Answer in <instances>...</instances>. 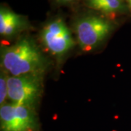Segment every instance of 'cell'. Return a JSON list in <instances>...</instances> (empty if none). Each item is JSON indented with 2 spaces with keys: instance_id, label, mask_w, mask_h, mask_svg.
<instances>
[{
  "instance_id": "cell-6",
  "label": "cell",
  "mask_w": 131,
  "mask_h": 131,
  "mask_svg": "<svg viewBox=\"0 0 131 131\" xmlns=\"http://www.w3.org/2000/svg\"><path fill=\"white\" fill-rule=\"evenodd\" d=\"M30 26L28 19L2 5L0 9V35L10 39L18 35Z\"/></svg>"
},
{
  "instance_id": "cell-9",
  "label": "cell",
  "mask_w": 131,
  "mask_h": 131,
  "mask_svg": "<svg viewBox=\"0 0 131 131\" xmlns=\"http://www.w3.org/2000/svg\"><path fill=\"white\" fill-rule=\"evenodd\" d=\"M54 1L56 4L60 5H70V4H73L77 0H52Z\"/></svg>"
},
{
  "instance_id": "cell-1",
  "label": "cell",
  "mask_w": 131,
  "mask_h": 131,
  "mask_svg": "<svg viewBox=\"0 0 131 131\" xmlns=\"http://www.w3.org/2000/svg\"><path fill=\"white\" fill-rule=\"evenodd\" d=\"M1 69L9 76L45 74L50 61L30 36L20 37L9 45H2L0 51Z\"/></svg>"
},
{
  "instance_id": "cell-11",
  "label": "cell",
  "mask_w": 131,
  "mask_h": 131,
  "mask_svg": "<svg viewBox=\"0 0 131 131\" xmlns=\"http://www.w3.org/2000/svg\"><path fill=\"white\" fill-rule=\"evenodd\" d=\"M124 1H125V0H124Z\"/></svg>"
},
{
  "instance_id": "cell-8",
  "label": "cell",
  "mask_w": 131,
  "mask_h": 131,
  "mask_svg": "<svg viewBox=\"0 0 131 131\" xmlns=\"http://www.w3.org/2000/svg\"><path fill=\"white\" fill-rule=\"evenodd\" d=\"M9 75L7 71L1 69L0 73V105L7 103L8 98V78Z\"/></svg>"
},
{
  "instance_id": "cell-3",
  "label": "cell",
  "mask_w": 131,
  "mask_h": 131,
  "mask_svg": "<svg viewBox=\"0 0 131 131\" xmlns=\"http://www.w3.org/2000/svg\"><path fill=\"white\" fill-rule=\"evenodd\" d=\"M39 40L45 50L61 64L74 49L75 41L69 28L61 18L47 21L39 32Z\"/></svg>"
},
{
  "instance_id": "cell-2",
  "label": "cell",
  "mask_w": 131,
  "mask_h": 131,
  "mask_svg": "<svg viewBox=\"0 0 131 131\" xmlns=\"http://www.w3.org/2000/svg\"><path fill=\"white\" fill-rule=\"evenodd\" d=\"M115 29L114 20L101 14L85 13L74 23L77 43L82 51L89 52L102 46Z\"/></svg>"
},
{
  "instance_id": "cell-7",
  "label": "cell",
  "mask_w": 131,
  "mask_h": 131,
  "mask_svg": "<svg viewBox=\"0 0 131 131\" xmlns=\"http://www.w3.org/2000/svg\"><path fill=\"white\" fill-rule=\"evenodd\" d=\"M84 5L107 18L112 20L129 13L124 0H84Z\"/></svg>"
},
{
  "instance_id": "cell-5",
  "label": "cell",
  "mask_w": 131,
  "mask_h": 131,
  "mask_svg": "<svg viewBox=\"0 0 131 131\" xmlns=\"http://www.w3.org/2000/svg\"><path fill=\"white\" fill-rule=\"evenodd\" d=\"M1 131H42L37 109L7 102L0 106Z\"/></svg>"
},
{
  "instance_id": "cell-10",
  "label": "cell",
  "mask_w": 131,
  "mask_h": 131,
  "mask_svg": "<svg viewBox=\"0 0 131 131\" xmlns=\"http://www.w3.org/2000/svg\"><path fill=\"white\" fill-rule=\"evenodd\" d=\"M126 5L128 8V11H129V14L131 15V0H125Z\"/></svg>"
},
{
  "instance_id": "cell-4",
  "label": "cell",
  "mask_w": 131,
  "mask_h": 131,
  "mask_svg": "<svg viewBox=\"0 0 131 131\" xmlns=\"http://www.w3.org/2000/svg\"><path fill=\"white\" fill-rule=\"evenodd\" d=\"M45 74L9 76L8 99L9 102L37 109L44 91Z\"/></svg>"
}]
</instances>
